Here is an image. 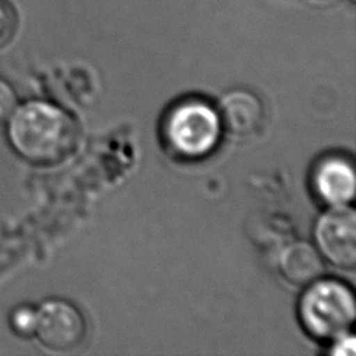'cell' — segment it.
I'll return each mask as SVG.
<instances>
[{"label": "cell", "mask_w": 356, "mask_h": 356, "mask_svg": "<svg viewBox=\"0 0 356 356\" xmlns=\"http://www.w3.org/2000/svg\"><path fill=\"white\" fill-rule=\"evenodd\" d=\"M4 127L10 149L35 167H53L65 161L78 145L75 118L47 100L18 103Z\"/></svg>", "instance_id": "1"}, {"label": "cell", "mask_w": 356, "mask_h": 356, "mask_svg": "<svg viewBox=\"0 0 356 356\" xmlns=\"http://www.w3.org/2000/svg\"><path fill=\"white\" fill-rule=\"evenodd\" d=\"M222 125L217 108L203 99L174 103L160 124L165 150L175 159L196 161L211 154L220 143Z\"/></svg>", "instance_id": "2"}, {"label": "cell", "mask_w": 356, "mask_h": 356, "mask_svg": "<svg viewBox=\"0 0 356 356\" xmlns=\"http://www.w3.org/2000/svg\"><path fill=\"white\" fill-rule=\"evenodd\" d=\"M356 307L352 289L334 278H318L306 285L299 303L298 317L302 328L314 339L335 341L349 334Z\"/></svg>", "instance_id": "3"}, {"label": "cell", "mask_w": 356, "mask_h": 356, "mask_svg": "<svg viewBox=\"0 0 356 356\" xmlns=\"http://www.w3.org/2000/svg\"><path fill=\"white\" fill-rule=\"evenodd\" d=\"M33 337L47 350L65 353L76 349L86 337L81 310L65 299H47L36 307Z\"/></svg>", "instance_id": "4"}, {"label": "cell", "mask_w": 356, "mask_h": 356, "mask_svg": "<svg viewBox=\"0 0 356 356\" xmlns=\"http://www.w3.org/2000/svg\"><path fill=\"white\" fill-rule=\"evenodd\" d=\"M314 246L330 264L353 270L356 266V216L348 206H330L313 229Z\"/></svg>", "instance_id": "5"}, {"label": "cell", "mask_w": 356, "mask_h": 356, "mask_svg": "<svg viewBox=\"0 0 356 356\" xmlns=\"http://www.w3.org/2000/svg\"><path fill=\"white\" fill-rule=\"evenodd\" d=\"M312 188L314 195L328 207L349 204L356 189L352 163L338 154L318 160L312 172Z\"/></svg>", "instance_id": "6"}, {"label": "cell", "mask_w": 356, "mask_h": 356, "mask_svg": "<svg viewBox=\"0 0 356 356\" xmlns=\"http://www.w3.org/2000/svg\"><path fill=\"white\" fill-rule=\"evenodd\" d=\"M216 108L222 129L235 136L254 134L264 121V106L261 100L245 89L227 92Z\"/></svg>", "instance_id": "7"}, {"label": "cell", "mask_w": 356, "mask_h": 356, "mask_svg": "<svg viewBox=\"0 0 356 356\" xmlns=\"http://www.w3.org/2000/svg\"><path fill=\"white\" fill-rule=\"evenodd\" d=\"M278 270L289 284L306 286L321 277L324 263L313 243L298 241L282 249L278 259Z\"/></svg>", "instance_id": "8"}, {"label": "cell", "mask_w": 356, "mask_h": 356, "mask_svg": "<svg viewBox=\"0 0 356 356\" xmlns=\"http://www.w3.org/2000/svg\"><path fill=\"white\" fill-rule=\"evenodd\" d=\"M36 324V307L28 303L15 306L8 314L10 330L21 338H32Z\"/></svg>", "instance_id": "9"}, {"label": "cell", "mask_w": 356, "mask_h": 356, "mask_svg": "<svg viewBox=\"0 0 356 356\" xmlns=\"http://www.w3.org/2000/svg\"><path fill=\"white\" fill-rule=\"evenodd\" d=\"M18 28V15L10 0H0V49L11 42Z\"/></svg>", "instance_id": "10"}, {"label": "cell", "mask_w": 356, "mask_h": 356, "mask_svg": "<svg viewBox=\"0 0 356 356\" xmlns=\"http://www.w3.org/2000/svg\"><path fill=\"white\" fill-rule=\"evenodd\" d=\"M18 103V96L13 85L0 76V127L6 124Z\"/></svg>", "instance_id": "11"}, {"label": "cell", "mask_w": 356, "mask_h": 356, "mask_svg": "<svg viewBox=\"0 0 356 356\" xmlns=\"http://www.w3.org/2000/svg\"><path fill=\"white\" fill-rule=\"evenodd\" d=\"M334 346L331 349L332 355L341 356H352L355 355V338L352 335H342L338 339L332 341Z\"/></svg>", "instance_id": "12"}, {"label": "cell", "mask_w": 356, "mask_h": 356, "mask_svg": "<svg viewBox=\"0 0 356 356\" xmlns=\"http://www.w3.org/2000/svg\"><path fill=\"white\" fill-rule=\"evenodd\" d=\"M314 1H328V0H314Z\"/></svg>", "instance_id": "13"}, {"label": "cell", "mask_w": 356, "mask_h": 356, "mask_svg": "<svg viewBox=\"0 0 356 356\" xmlns=\"http://www.w3.org/2000/svg\"><path fill=\"white\" fill-rule=\"evenodd\" d=\"M350 1H353V0H350Z\"/></svg>", "instance_id": "14"}]
</instances>
